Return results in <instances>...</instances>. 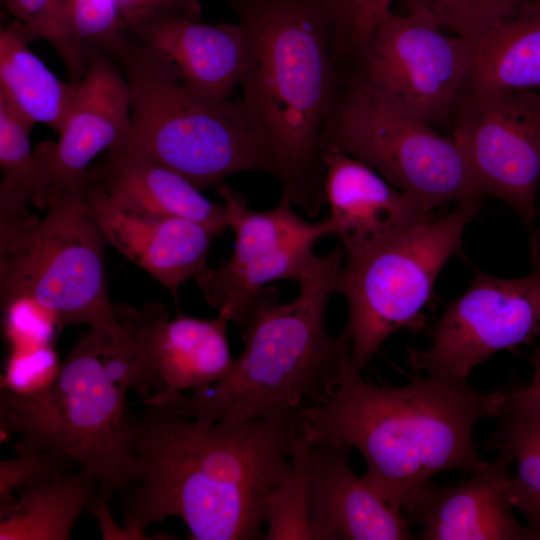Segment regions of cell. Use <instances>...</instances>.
I'll use <instances>...</instances> for the list:
<instances>
[{
    "instance_id": "32",
    "label": "cell",
    "mask_w": 540,
    "mask_h": 540,
    "mask_svg": "<svg viewBox=\"0 0 540 540\" xmlns=\"http://www.w3.org/2000/svg\"><path fill=\"white\" fill-rule=\"evenodd\" d=\"M60 365L52 345L10 349L1 389L17 394L42 390L56 379Z\"/></svg>"
},
{
    "instance_id": "21",
    "label": "cell",
    "mask_w": 540,
    "mask_h": 540,
    "mask_svg": "<svg viewBox=\"0 0 540 540\" xmlns=\"http://www.w3.org/2000/svg\"><path fill=\"white\" fill-rule=\"evenodd\" d=\"M343 442L310 444L313 540H411V525L348 462Z\"/></svg>"
},
{
    "instance_id": "12",
    "label": "cell",
    "mask_w": 540,
    "mask_h": 540,
    "mask_svg": "<svg viewBox=\"0 0 540 540\" xmlns=\"http://www.w3.org/2000/svg\"><path fill=\"white\" fill-rule=\"evenodd\" d=\"M235 237L230 259L196 282L207 303L240 329L257 293L276 280L299 283L313 267L314 244L335 234L330 217L309 223L292 209L287 194L271 210L254 211L245 198L222 183L216 187Z\"/></svg>"
},
{
    "instance_id": "22",
    "label": "cell",
    "mask_w": 540,
    "mask_h": 540,
    "mask_svg": "<svg viewBox=\"0 0 540 540\" xmlns=\"http://www.w3.org/2000/svg\"><path fill=\"white\" fill-rule=\"evenodd\" d=\"M108 152L104 163L89 169L88 177L124 208L151 216L190 219L220 235L229 227L224 204L207 199L177 172L129 149Z\"/></svg>"
},
{
    "instance_id": "6",
    "label": "cell",
    "mask_w": 540,
    "mask_h": 540,
    "mask_svg": "<svg viewBox=\"0 0 540 540\" xmlns=\"http://www.w3.org/2000/svg\"><path fill=\"white\" fill-rule=\"evenodd\" d=\"M127 393L106 368L99 329L90 327L49 386L30 394L1 389V437L13 434L76 460L109 500L140 475L125 425Z\"/></svg>"
},
{
    "instance_id": "2",
    "label": "cell",
    "mask_w": 540,
    "mask_h": 540,
    "mask_svg": "<svg viewBox=\"0 0 540 540\" xmlns=\"http://www.w3.org/2000/svg\"><path fill=\"white\" fill-rule=\"evenodd\" d=\"M505 392H480L467 381L430 375L399 387L365 382L344 360L337 386L320 404L297 413L310 444L343 442L366 462L363 479L396 511L443 471L474 474L487 462L477 452L476 422L496 417Z\"/></svg>"
},
{
    "instance_id": "17",
    "label": "cell",
    "mask_w": 540,
    "mask_h": 540,
    "mask_svg": "<svg viewBox=\"0 0 540 540\" xmlns=\"http://www.w3.org/2000/svg\"><path fill=\"white\" fill-rule=\"evenodd\" d=\"M155 394L142 403L158 404L186 390L221 380L232 368L227 338L229 320L222 315L200 319L179 313L170 318L159 302L142 308L126 305Z\"/></svg>"
},
{
    "instance_id": "1",
    "label": "cell",
    "mask_w": 540,
    "mask_h": 540,
    "mask_svg": "<svg viewBox=\"0 0 540 540\" xmlns=\"http://www.w3.org/2000/svg\"><path fill=\"white\" fill-rule=\"evenodd\" d=\"M143 404L125 417L140 475L121 494V525L149 539L150 524L175 516L193 539H262L269 496L292 466L297 415L207 421Z\"/></svg>"
},
{
    "instance_id": "20",
    "label": "cell",
    "mask_w": 540,
    "mask_h": 540,
    "mask_svg": "<svg viewBox=\"0 0 540 540\" xmlns=\"http://www.w3.org/2000/svg\"><path fill=\"white\" fill-rule=\"evenodd\" d=\"M324 195L346 257H357L428 219V211L373 168L349 154L322 149Z\"/></svg>"
},
{
    "instance_id": "16",
    "label": "cell",
    "mask_w": 540,
    "mask_h": 540,
    "mask_svg": "<svg viewBox=\"0 0 540 540\" xmlns=\"http://www.w3.org/2000/svg\"><path fill=\"white\" fill-rule=\"evenodd\" d=\"M437 20L468 48L471 91L540 90V1L463 0Z\"/></svg>"
},
{
    "instance_id": "18",
    "label": "cell",
    "mask_w": 540,
    "mask_h": 540,
    "mask_svg": "<svg viewBox=\"0 0 540 540\" xmlns=\"http://www.w3.org/2000/svg\"><path fill=\"white\" fill-rule=\"evenodd\" d=\"M80 194L85 211L106 241L167 288L176 303L180 285L188 279L196 281L209 269L207 254L220 235L217 231L186 218L132 212L89 177Z\"/></svg>"
},
{
    "instance_id": "11",
    "label": "cell",
    "mask_w": 540,
    "mask_h": 540,
    "mask_svg": "<svg viewBox=\"0 0 540 540\" xmlns=\"http://www.w3.org/2000/svg\"><path fill=\"white\" fill-rule=\"evenodd\" d=\"M533 271L504 279L476 269L467 291L447 305L426 349L409 348L407 362L416 371L452 381L493 354L515 351L540 336V231L531 236Z\"/></svg>"
},
{
    "instance_id": "25",
    "label": "cell",
    "mask_w": 540,
    "mask_h": 540,
    "mask_svg": "<svg viewBox=\"0 0 540 540\" xmlns=\"http://www.w3.org/2000/svg\"><path fill=\"white\" fill-rule=\"evenodd\" d=\"M497 426L484 445L503 449L516 462V473L509 476L506 496L521 511L527 528L540 540V402L527 388L505 392Z\"/></svg>"
},
{
    "instance_id": "19",
    "label": "cell",
    "mask_w": 540,
    "mask_h": 540,
    "mask_svg": "<svg viewBox=\"0 0 540 540\" xmlns=\"http://www.w3.org/2000/svg\"><path fill=\"white\" fill-rule=\"evenodd\" d=\"M513 458L506 450L467 481L437 486L431 481L404 504L407 522L421 526L420 540L535 539L512 513L506 488Z\"/></svg>"
},
{
    "instance_id": "13",
    "label": "cell",
    "mask_w": 540,
    "mask_h": 540,
    "mask_svg": "<svg viewBox=\"0 0 540 540\" xmlns=\"http://www.w3.org/2000/svg\"><path fill=\"white\" fill-rule=\"evenodd\" d=\"M450 133L481 193L503 200L532 227L540 183V91L472 90Z\"/></svg>"
},
{
    "instance_id": "23",
    "label": "cell",
    "mask_w": 540,
    "mask_h": 540,
    "mask_svg": "<svg viewBox=\"0 0 540 540\" xmlns=\"http://www.w3.org/2000/svg\"><path fill=\"white\" fill-rule=\"evenodd\" d=\"M34 35L17 20L0 30V95L30 124L58 133L73 103L76 83L58 78L29 48Z\"/></svg>"
},
{
    "instance_id": "9",
    "label": "cell",
    "mask_w": 540,
    "mask_h": 540,
    "mask_svg": "<svg viewBox=\"0 0 540 540\" xmlns=\"http://www.w3.org/2000/svg\"><path fill=\"white\" fill-rule=\"evenodd\" d=\"M340 74L322 149L331 146L362 161L428 212L483 196L451 133L394 112Z\"/></svg>"
},
{
    "instance_id": "36",
    "label": "cell",
    "mask_w": 540,
    "mask_h": 540,
    "mask_svg": "<svg viewBox=\"0 0 540 540\" xmlns=\"http://www.w3.org/2000/svg\"><path fill=\"white\" fill-rule=\"evenodd\" d=\"M533 364V377L531 384L526 387L528 392L540 402V348L536 349L531 358Z\"/></svg>"
},
{
    "instance_id": "35",
    "label": "cell",
    "mask_w": 540,
    "mask_h": 540,
    "mask_svg": "<svg viewBox=\"0 0 540 540\" xmlns=\"http://www.w3.org/2000/svg\"><path fill=\"white\" fill-rule=\"evenodd\" d=\"M462 0H393L397 6L396 13L407 14L425 11L437 17L442 11Z\"/></svg>"
},
{
    "instance_id": "14",
    "label": "cell",
    "mask_w": 540,
    "mask_h": 540,
    "mask_svg": "<svg viewBox=\"0 0 540 540\" xmlns=\"http://www.w3.org/2000/svg\"><path fill=\"white\" fill-rule=\"evenodd\" d=\"M196 0H139L120 11L121 24L161 56L192 91L223 102L240 83L247 38L239 23L208 24Z\"/></svg>"
},
{
    "instance_id": "7",
    "label": "cell",
    "mask_w": 540,
    "mask_h": 540,
    "mask_svg": "<svg viewBox=\"0 0 540 540\" xmlns=\"http://www.w3.org/2000/svg\"><path fill=\"white\" fill-rule=\"evenodd\" d=\"M480 199L462 200L453 212L422 221L347 258L335 292L348 304L341 333L351 341L353 368L362 371L394 332L422 326V310L435 281L447 261L460 252L464 229L478 212Z\"/></svg>"
},
{
    "instance_id": "38",
    "label": "cell",
    "mask_w": 540,
    "mask_h": 540,
    "mask_svg": "<svg viewBox=\"0 0 540 540\" xmlns=\"http://www.w3.org/2000/svg\"><path fill=\"white\" fill-rule=\"evenodd\" d=\"M139 1V0H138Z\"/></svg>"
},
{
    "instance_id": "4",
    "label": "cell",
    "mask_w": 540,
    "mask_h": 540,
    "mask_svg": "<svg viewBox=\"0 0 540 540\" xmlns=\"http://www.w3.org/2000/svg\"><path fill=\"white\" fill-rule=\"evenodd\" d=\"M345 257L342 245L318 256L291 302L282 303L278 288L264 286L239 330L244 348L226 376L161 404L184 418L245 422L296 416L323 403L352 349L348 338L331 336L325 326Z\"/></svg>"
},
{
    "instance_id": "28",
    "label": "cell",
    "mask_w": 540,
    "mask_h": 540,
    "mask_svg": "<svg viewBox=\"0 0 540 540\" xmlns=\"http://www.w3.org/2000/svg\"><path fill=\"white\" fill-rule=\"evenodd\" d=\"M8 11L36 39L46 40L65 65L70 82L86 72L85 46L73 34L65 0H2Z\"/></svg>"
},
{
    "instance_id": "26",
    "label": "cell",
    "mask_w": 540,
    "mask_h": 540,
    "mask_svg": "<svg viewBox=\"0 0 540 540\" xmlns=\"http://www.w3.org/2000/svg\"><path fill=\"white\" fill-rule=\"evenodd\" d=\"M99 490L96 478L80 468L19 494L0 508V540H68L73 526Z\"/></svg>"
},
{
    "instance_id": "3",
    "label": "cell",
    "mask_w": 540,
    "mask_h": 540,
    "mask_svg": "<svg viewBox=\"0 0 540 540\" xmlns=\"http://www.w3.org/2000/svg\"><path fill=\"white\" fill-rule=\"evenodd\" d=\"M247 38L239 85L247 118L293 205L326 204L323 131L340 84L327 0H230Z\"/></svg>"
},
{
    "instance_id": "24",
    "label": "cell",
    "mask_w": 540,
    "mask_h": 540,
    "mask_svg": "<svg viewBox=\"0 0 540 540\" xmlns=\"http://www.w3.org/2000/svg\"><path fill=\"white\" fill-rule=\"evenodd\" d=\"M33 127L0 95V241L11 239L39 222L28 203L48 208L50 175L30 145Z\"/></svg>"
},
{
    "instance_id": "10",
    "label": "cell",
    "mask_w": 540,
    "mask_h": 540,
    "mask_svg": "<svg viewBox=\"0 0 540 540\" xmlns=\"http://www.w3.org/2000/svg\"><path fill=\"white\" fill-rule=\"evenodd\" d=\"M339 69L387 108L449 132L471 91L465 42L425 11H392Z\"/></svg>"
},
{
    "instance_id": "5",
    "label": "cell",
    "mask_w": 540,
    "mask_h": 540,
    "mask_svg": "<svg viewBox=\"0 0 540 540\" xmlns=\"http://www.w3.org/2000/svg\"><path fill=\"white\" fill-rule=\"evenodd\" d=\"M108 54L131 95L130 133L115 149L140 153L200 190L218 187L239 172L274 173L240 100L214 102L192 91L166 60L124 27Z\"/></svg>"
},
{
    "instance_id": "33",
    "label": "cell",
    "mask_w": 540,
    "mask_h": 540,
    "mask_svg": "<svg viewBox=\"0 0 540 540\" xmlns=\"http://www.w3.org/2000/svg\"><path fill=\"white\" fill-rule=\"evenodd\" d=\"M2 312L10 349L52 345L58 329L52 315L40 305L21 298L2 306Z\"/></svg>"
},
{
    "instance_id": "8",
    "label": "cell",
    "mask_w": 540,
    "mask_h": 540,
    "mask_svg": "<svg viewBox=\"0 0 540 540\" xmlns=\"http://www.w3.org/2000/svg\"><path fill=\"white\" fill-rule=\"evenodd\" d=\"M81 188L51 202L36 225L0 242L1 306L25 298L52 315L58 332L86 324L118 333L124 326L109 297L106 239L84 209Z\"/></svg>"
},
{
    "instance_id": "31",
    "label": "cell",
    "mask_w": 540,
    "mask_h": 540,
    "mask_svg": "<svg viewBox=\"0 0 540 540\" xmlns=\"http://www.w3.org/2000/svg\"><path fill=\"white\" fill-rule=\"evenodd\" d=\"M67 18L75 37L85 46L107 53L121 40L119 0H65Z\"/></svg>"
},
{
    "instance_id": "37",
    "label": "cell",
    "mask_w": 540,
    "mask_h": 540,
    "mask_svg": "<svg viewBox=\"0 0 540 540\" xmlns=\"http://www.w3.org/2000/svg\"><path fill=\"white\" fill-rule=\"evenodd\" d=\"M536 1H540V0H536Z\"/></svg>"
},
{
    "instance_id": "29",
    "label": "cell",
    "mask_w": 540,
    "mask_h": 540,
    "mask_svg": "<svg viewBox=\"0 0 540 540\" xmlns=\"http://www.w3.org/2000/svg\"><path fill=\"white\" fill-rule=\"evenodd\" d=\"M338 65L351 60L392 12L393 0H327Z\"/></svg>"
},
{
    "instance_id": "27",
    "label": "cell",
    "mask_w": 540,
    "mask_h": 540,
    "mask_svg": "<svg viewBox=\"0 0 540 540\" xmlns=\"http://www.w3.org/2000/svg\"><path fill=\"white\" fill-rule=\"evenodd\" d=\"M310 443L298 429L292 466L268 499L263 540H313L309 521Z\"/></svg>"
},
{
    "instance_id": "15",
    "label": "cell",
    "mask_w": 540,
    "mask_h": 540,
    "mask_svg": "<svg viewBox=\"0 0 540 540\" xmlns=\"http://www.w3.org/2000/svg\"><path fill=\"white\" fill-rule=\"evenodd\" d=\"M85 56L86 72L76 83L59 140L35 149L52 181L49 204L80 188L92 160L103 150L122 146L130 133L131 95L119 66L96 46L85 45Z\"/></svg>"
},
{
    "instance_id": "30",
    "label": "cell",
    "mask_w": 540,
    "mask_h": 540,
    "mask_svg": "<svg viewBox=\"0 0 540 540\" xmlns=\"http://www.w3.org/2000/svg\"><path fill=\"white\" fill-rule=\"evenodd\" d=\"M13 450L14 457L0 462V508L14 503L19 494L66 473L71 460L21 438Z\"/></svg>"
},
{
    "instance_id": "34",
    "label": "cell",
    "mask_w": 540,
    "mask_h": 540,
    "mask_svg": "<svg viewBox=\"0 0 540 540\" xmlns=\"http://www.w3.org/2000/svg\"><path fill=\"white\" fill-rule=\"evenodd\" d=\"M108 499L103 498L99 494V490L91 503L88 506V510L93 514L99 522L102 539H124V540H137L136 536L125 529L122 525H118L114 522L110 509Z\"/></svg>"
}]
</instances>
